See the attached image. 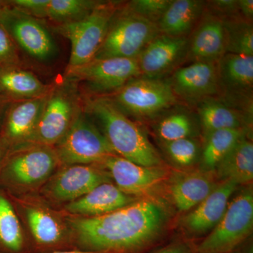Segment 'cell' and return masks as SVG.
Returning <instances> with one entry per match:
<instances>
[{"label": "cell", "mask_w": 253, "mask_h": 253, "mask_svg": "<svg viewBox=\"0 0 253 253\" xmlns=\"http://www.w3.org/2000/svg\"><path fill=\"white\" fill-rule=\"evenodd\" d=\"M0 244L12 251L22 248L23 237L21 225L12 206L0 196Z\"/></svg>", "instance_id": "f1b7e54d"}, {"label": "cell", "mask_w": 253, "mask_h": 253, "mask_svg": "<svg viewBox=\"0 0 253 253\" xmlns=\"http://www.w3.org/2000/svg\"><path fill=\"white\" fill-rule=\"evenodd\" d=\"M49 253H109L106 252H100V251H58V252Z\"/></svg>", "instance_id": "f35d334b"}, {"label": "cell", "mask_w": 253, "mask_h": 253, "mask_svg": "<svg viewBox=\"0 0 253 253\" xmlns=\"http://www.w3.org/2000/svg\"><path fill=\"white\" fill-rule=\"evenodd\" d=\"M244 136L245 130L243 128L219 129L206 134L202 154L205 167L212 170L215 169Z\"/></svg>", "instance_id": "484cf974"}, {"label": "cell", "mask_w": 253, "mask_h": 253, "mask_svg": "<svg viewBox=\"0 0 253 253\" xmlns=\"http://www.w3.org/2000/svg\"><path fill=\"white\" fill-rule=\"evenodd\" d=\"M220 91L246 96L252 92L253 56L226 53L217 62Z\"/></svg>", "instance_id": "44dd1931"}, {"label": "cell", "mask_w": 253, "mask_h": 253, "mask_svg": "<svg viewBox=\"0 0 253 253\" xmlns=\"http://www.w3.org/2000/svg\"><path fill=\"white\" fill-rule=\"evenodd\" d=\"M206 3L199 0H172L157 23L160 34L188 38L204 14Z\"/></svg>", "instance_id": "ffe728a7"}, {"label": "cell", "mask_w": 253, "mask_h": 253, "mask_svg": "<svg viewBox=\"0 0 253 253\" xmlns=\"http://www.w3.org/2000/svg\"><path fill=\"white\" fill-rule=\"evenodd\" d=\"M115 1H101L89 14L73 22L56 24L53 31L71 42V51L67 68L77 67L94 59L116 11Z\"/></svg>", "instance_id": "3957f363"}, {"label": "cell", "mask_w": 253, "mask_h": 253, "mask_svg": "<svg viewBox=\"0 0 253 253\" xmlns=\"http://www.w3.org/2000/svg\"><path fill=\"white\" fill-rule=\"evenodd\" d=\"M160 34L156 24L131 12L126 6L116 11L101 47L93 59L138 57L145 46Z\"/></svg>", "instance_id": "277c9868"}, {"label": "cell", "mask_w": 253, "mask_h": 253, "mask_svg": "<svg viewBox=\"0 0 253 253\" xmlns=\"http://www.w3.org/2000/svg\"><path fill=\"white\" fill-rule=\"evenodd\" d=\"M238 184L231 180H224L191 212L186 214L183 225L194 236L202 235L212 231L224 215L231 196Z\"/></svg>", "instance_id": "9a60e30c"}, {"label": "cell", "mask_w": 253, "mask_h": 253, "mask_svg": "<svg viewBox=\"0 0 253 253\" xmlns=\"http://www.w3.org/2000/svg\"><path fill=\"white\" fill-rule=\"evenodd\" d=\"M135 201V197L125 194L116 185L105 182L81 199L70 203L66 209L73 214L98 217L121 209Z\"/></svg>", "instance_id": "d6986e66"}, {"label": "cell", "mask_w": 253, "mask_h": 253, "mask_svg": "<svg viewBox=\"0 0 253 253\" xmlns=\"http://www.w3.org/2000/svg\"><path fill=\"white\" fill-rule=\"evenodd\" d=\"M253 194L243 191L231 200L220 221L196 248V253H231L251 235Z\"/></svg>", "instance_id": "8992f818"}, {"label": "cell", "mask_w": 253, "mask_h": 253, "mask_svg": "<svg viewBox=\"0 0 253 253\" xmlns=\"http://www.w3.org/2000/svg\"><path fill=\"white\" fill-rule=\"evenodd\" d=\"M198 113L206 134L219 129L243 128L244 114L214 98L200 101Z\"/></svg>", "instance_id": "d4e9b609"}, {"label": "cell", "mask_w": 253, "mask_h": 253, "mask_svg": "<svg viewBox=\"0 0 253 253\" xmlns=\"http://www.w3.org/2000/svg\"><path fill=\"white\" fill-rule=\"evenodd\" d=\"M83 107L77 83L64 79L53 85L37 126L34 142L49 146L59 143Z\"/></svg>", "instance_id": "5b68a950"}, {"label": "cell", "mask_w": 253, "mask_h": 253, "mask_svg": "<svg viewBox=\"0 0 253 253\" xmlns=\"http://www.w3.org/2000/svg\"><path fill=\"white\" fill-rule=\"evenodd\" d=\"M56 154L59 161L69 166L103 163L116 155L83 107L59 141Z\"/></svg>", "instance_id": "52a82bcc"}, {"label": "cell", "mask_w": 253, "mask_h": 253, "mask_svg": "<svg viewBox=\"0 0 253 253\" xmlns=\"http://www.w3.org/2000/svg\"><path fill=\"white\" fill-rule=\"evenodd\" d=\"M209 2L208 11L222 20L241 16L238 7V0H215Z\"/></svg>", "instance_id": "e575fe53"}, {"label": "cell", "mask_w": 253, "mask_h": 253, "mask_svg": "<svg viewBox=\"0 0 253 253\" xmlns=\"http://www.w3.org/2000/svg\"><path fill=\"white\" fill-rule=\"evenodd\" d=\"M106 96L125 114L137 118L153 117L177 101L168 80L142 76L131 80Z\"/></svg>", "instance_id": "ba28073f"}, {"label": "cell", "mask_w": 253, "mask_h": 253, "mask_svg": "<svg viewBox=\"0 0 253 253\" xmlns=\"http://www.w3.org/2000/svg\"><path fill=\"white\" fill-rule=\"evenodd\" d=\"M216 186L211 174L194 172L175 178L169 186V194L178 210L188 211L201 204Z\"/></svg>", "instance_id": "603a6c76"}, {"label": "cell", "mask_w": 253, "mask_h": 253, "mask_svg": "<svg viewBox=\"0 0 253 253\" xmlns=\"http://www.w3.org/2000/svg\"><path fill=\"white\" fill-rule=\"evenodd\" d=\"M140 76L136 59L107 58L92 59L77 67L66 68L64 79L83 83L91 93L89 96H106Z\"/></svg>", "instance_id": "9c48e42d"}, {"label": "cell", "mask_w": 253, "mask_h": 253, "mask_svg": "<svg viewBox=\"0 0 253 253\" xmlns=\"http://www.w3.org/2000/svg\"><path fill=\"white\" fill-rule=\"evenodd\" d=\"M83 103L86 113L103 128L116 155L140 166H161V158L144 131L108 96H86Z\"/></svg>", "instance_id": "7a4b0ae2"}, {"label": "cell", "mask_w": 253, "mask_h": 253, "mask_svg": "<svg viewBox=\"0 0 253 253\" xmlns=\"http://www.w3.org/2000/svg\"><path fill=\"white\" fill-rule=\"evenodd\" d=\"M171 1L172 0H134L127 3L126 7L157 26Z\"/></svg>", "instance_id": "d6a6232c"}, {"label": "cell", "mask_w": 253, "mask_h": 253, "mask_svg": "<svg viewBox=\"0 0 253 253\" xmlns=\"http://www.w3.org/2000/svg\"><path fill=\"white\" fill-rule=\"evenodd\" d=\"M219 177L244 184L253 179V144L243 136L215 168Z\"/></svg>", "instance_id": "cb8c5ba5"}, {"label": "cell", "mask_w": 253, "mask_h": 253, "mask_svg": "<svg viewBox=\"0 0 253 253\" xmlns=\"http://www.w3.org/2000/svg\"><path fill=\"white\" fill-rule=\"evenodd\" d=\"M18 49L12 38L0 23V67L20 65Z\"/></svg>", "instance_id": "836d02e7"}, {"label": "cell", "mask_w": 253, "mask_h": 253, "mask_svg": "<svg viewBox=\"0 0 253 253\" xmlns=\"http://www.w3.org/2000/svg\"><path fill=\"white\" fill-rule=\"evenodd\" d=\"M57 159L56 151L40 144L15 155L10 160L8 169L15 180L30 185L49 176Z\"/></svg>", "instance_id": "ac0fdd59"}, {"label": "cell", "mask_w": 253, "mask_h": 253, "mask_svg": "<svg viewBox=\"0 0 253 253\" xmlns=\"http://www.w3.org/2000/svg\"><path fill=\"white\" fill-rule=\"evenodd\" d=\"M240 16L246 21L252 22L253 17V0H238Z\"/></svg>", "instance_id": "8d00e7d4"}, {"label": "cell", "mask_w": 253, "mask_h": 253, "mask_svg": "<svg viewBox=\"0 0 253 253\" xmlns=\"http://www.w3.org/2000/svg\"><path fill=\"white\" fill-rule=\"evenodd\" d=\"M0 151H1V149H0Z\"/></svg>", "instance_id": "60d3db41"}, {"label": "cell", "mask_w": 253, "mask_h": 253, "mask_svg": "<svg viewBox=\"0 0 253 253\" xmlns=\"http://www.w3.org/2000/svg\"><path fill=\"white\" fill-rule=\"evenodd\" d=\"M191 245L185 242H175L168 245L153 253H194Z\"/></svg>", "instance_id": "d590c367"}, {"label": "cell", "mask_w": 253, "mask_h": 253, "mask_svg": "<svg viewBox=\"0 0 253 253\" xmlns=\"http://www.w3.org/2000/svg\"><path fill=\"white\" fill-rule=\"evenodd\" d=\"M27 219L32 234L39 244H53L61 239V226L47 212L41 209L30 208L27 211Z\"/></svg>", "instance_id": "f546056e"}, {"label": "cell", "mask_w": 253, "mask_h": 253, "mask_svg": "<svg viewBox=\"0 0 253 253\" xmlns=\"http://www.w3.org/2000/svg\"><path fill=\"white\" fill-rule=\"evenodd\" d=\"M47 95L11 103L2 124L4 136L8 140L16 143L34 142L37 126Z\"/></svg>", "instance_id": "e0dca14e"}, {"label": "cell", "mask_w": 253, "mask_h": 253, "mask_svg": "<svg viewBox=\"0 0 253 253\" xmlns=\"http://www.w3.org/2000/svg\"><path fill=\"white\" fill-rule=\"evenodd\" d=\"M116 186L129 196H144L152 192L167 179L168 172L161 166L146 167L115 155L102 163Z\"/></svg>", "instance_id": "7c38bea8"}, {"label": "cell", "mask_w": 253, "mask_h": 253, "mask_svg": "<svg viewBox=\"0 0 253 253\" xmlns=\"http://www.w3.org/2000/svg\"><path fill=\"white\" fill-rule=\"evenodd\" d=\"M226 53V36L224 21L206 11L188 38L186 59L193 62L217 63Z\"/></svg>", "instance_id": "5bb4252c"}, {"label": "cell", "mask_w": 253, "mask_h": 253, "mask_svg": "<svg viewBox=\"0 0 253 253\" xmlns=\"http://www.w3.org/2000/svg\"><path fill=\"white\" fill-rule=\"evenodd\" d=\"M226 36V53L253 56L252 22L241 16L223 20Z\"/></svg>", "instance_id": "83f0119b"}, {"label": "cell", "mask_w": 253, "mask_h": 253, "mask_svg": "<svg viewBox=\"0 0 253 253\" xmlns=\"http://www.w3.org/2000/svg\"><path fill=\"white\" fill-rule=\"evenodd\" d=\"M105 182H108L107 176L97 168L88 165H73L56 176L51 192L56 199L72 202Z\"/></svg>", "instance_id": "2e32d148"}, {"label": "cell", "mask_w": 253, "mask_h": 253, "mask_svg": "<svg viewBox=\"0 0 253 253\" xmlns=\"http://www.w3.org/2000/svg\"><path fill=\"white\" fill-rule=\"evenodd\" d=\"M168 81L176 99L188 102L199 103L221 92L217 63L193 62L176 68Z\"/></svg>", "instance_id": "4fadbf2b"}, {"label": "cell", "mask_w": 253, "mask_h": 253, "mask_svg": "<svg viewBox=\"0 0 253 253\" xmlns=\"http://www.w3.org/2000/svg\"><path fill=\"white\" fill-rule=\"evenodd\" d=\"M166 149L171 159L176 164L188 166L197 158L199 148L197 143L191 138L166 142Z\"/></svg>", "instance_id": "1f68e13d"}, {"label": "cell", "mask_w": 253, "mask_h": 253, "mask_svg": "<svg viewBox=\"0 0 253 253\" xmlns=\"http://www.w3.org/2000/svg\"><path fill=\"white\" fill-rule=\"evenodd\" d=\"M52 87L21 66L0 67V94L11 101L42 97L49 94Z\"/></svg>", "instance_id": "7402d4cb"}, {"label": "cell", "mask_w": 253, "mask_h": 253, "mask_svg": "<svg viewBox=\"0 0 253 253\" xmlns=\"http://www.w3.org/2000/svg\"><path fill=\"white\" fill-rule=\"evenodd\" d=\"M188 52V38L159 34L136 58L141 76L161 79L177 68Z\"/></svg>", "instance_id": "8fae6325"}, {"label": "cell", "mask_w": 253, "mask_h": 253, "mask_svg": "<svg viewBox=\"0 0 253 253\" xmlns=\"http://www.w3.org/2000/svg\"><path fill=\"white\" fill-rule=\"evenodd\" d=\"M13 101L0 94V125L2 126L5 115Z\"/></svg>", "instance_id": "74e56055"}, {"label": "cell", "mask_w": 253, "mask_h": 253, "mask_svg": "<svg viewBox=\"0 0 253 253\" xmlns=\"http://www.w3.org/2000/svg\"><path fill=\"white\" fill-rule=\"evenodd\" d=\"M194 125L189 114L182 111L170 113L163 118L157 126L159 137L165 142L190 138Z\"/></svg>", "instance_id": "4dcf8cb0"}, {"label": "cell", "mask_w": 253, "mask_h": 253, "mask_svg": "<svg viewBox=\"0 0 253 253\" xmlns=\"http://www.w3.org/2000/svg\"><path fill=\"white\" fill-rule=\"evenodd\" d=\"M9 1H3L0 0V16L9 7Z\"/></svg>", "instance_id": "ab89813d"}, {"label": "cell", "mask_w": 253, "mask_h": 253, "mask_svg": "<svg viewBox=\"0 0 253 253\" xmlns=\"http://www.w3.org/2000/svg\"><path fill=\"white\" fill-rule=\"evenodd\" d=\"M10 5V4H9ZM0 23L18 49L38 62L47 63L58 54V46L47 26L38 19L10 5L0 16Z\"/></svg>", "instance_id": "30bf717a"}, {"label": "cell", "mask_w": 253, "mask_h": 253, "mask_svg": "<svg viewBox=\"0 0 253 253\" xmlns=\"http://www.w3.org/2000/svg\"><path fill=\"white\" fill-rule=\"evenodd\" d=\"M166 220L162 205L142 199L109 214L76 218L70 223L86 251L139 253L156 243Z\"/></svg>", "instance_id": "6da1fadb"}, {"label": "cell", "mask_w": 253, "mask_h": 253, "mask_svg": "<svg viewBox=\"0 0 253 253\" xmlns=\"http://www.w3.org/2000/svg\"><path fill=\"white\" fill-rule=\"evenodd\" d=\"M101 1L94 0H47L42 19L56 24L73 22L84 17Z\"/></svg>", "instance_id": "4316f807"}]
</instances>
